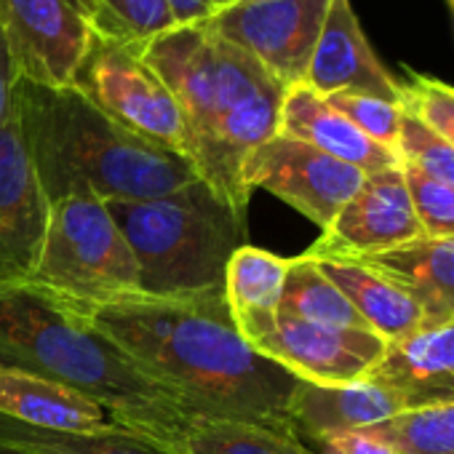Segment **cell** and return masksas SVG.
<instances>
[{
  "mask_svg": "<svg viewBox=\"0 0 454 454\" xmlns=\"http://www.w3.org/2000/svg\"><path fill=\"white\" fill-rule=\"evenodd\" d=\"M329 6L332 0H247L214 12L200 25L292 89L308 75Z\"/></svg>",
  "mask_w": 454,
  "mask_h": 454,
  "instance_id": "8",
  "label": "cell"
},
{
  "mask_svg": "<svg viewBox=\"0 0 454 454\" xmlns=\"http://www.w3.org/2000/svg\"><path fill=\"white\" fill-rule=\"evenodd\" d=\"M422 239L403 168L366 174L321 239L305 252L313 260H364Z\"/></svg>",
  "mask_w": 454,
  "mask_h": 454,
  "instance_id": "13",
  "label": "cell"
},
{
  "mask_svg": "<svg viewBox=\"0 0 454 454\" xmlns=\"http://www.w3.org/2000/svg\"><path fill=\"white\" fill-rule=\"evenodd\" d=\"M278 134L300 139L364 174H377L401 166L398 155L358 131L342 113H337L310 86L297 83L284 91Z\"/></svg>",
  "mask_w": 454,
  "mask_h": 454,
  "instance_id": "16",
  "label": "cell"
},
{
  "mask_svg": "<svg viewBox=\"0 0 454 454\" xmlns=\"http://www.w3.org/2000/svg\"><path fill=\"white\" fill-rule=\"evenodd\" d=\"M337 113H342L358 131H364L377 145L387 147L398 155V134H401V118L403 105H393L377 97L364 94H332L324 97Z\"/></svg>",
  "mask_w": 454,
  "mask_h": 454,
  "instance_id": "28",
  "label": "cell"
},
{
  "mask_svg": "<svg viewBox=\"0 0 454 454\" xmlns=\"http://www.w3.org/2000/svg\"><path fill=\"white\" fill-rule=\"evenodd\" d=\"M176 454H316V451L302 441H292L254 425L195 414L184 427Z\"/></svg>",
  "mask_w": 454,
  "mask_h": 454,
  "instance_id": "24",
  "label": "cell"
},
{
  "mask_svg": "<svg viewBox=\"0 0 454 454\" xmlns=\"http://www.w3.org/2000/svg\"><path fill=\"white\" fill-rule=\"evenodd\" d=\"M0 366H14L99 403L107 417L168 451H179L195 411L145 374L113 342L49 302L22 292H0Z\"/></svg>",
  "mask_w": 454,
  "mask_h": 454,
  "instance_id": "3",
  "label": "cell"
},
{
  "mask_svg": "<svg viewBox=\"0 0 454 454\" xmlns=\"http://www.w3.org/2000/svg\"><path fill=\"white\" fill-rule=\"evenodd\" d=\"M406 187L414 203L425 239H454V187L427 179L411 166H403Z\"/></svg>",
  "mask_w": 454,
  "mask_h": 454,
  "instance_id": "29",
  "label": "cell"
},
{
  "mask_svg": "<svg viewBox=\"0 0 454 454\" xmlns=\"http://www.w3.org/2000/svg\"><path fill=\"white\" fill-rule=\"evenodd\" d=\"M403 401L374 380H353L342 385L300 382L292 401V422L305 446L332 433L361 430L403 411Z\"/></svg>",
  "mask_w": 454,
  "mask_h": 454,
  "instance_id": "17",
  "label": "cell"
},
{
  "mask_svg": "<svg viewBox=\"0 0 454 454\" xmlns=\"http://www.w3.org/2000/svg\"><path fill=\"white\" fill-rule=\"evenodd\" d=\"M236 326L257 353L310 385H342L364 380L387 345L374 332L321 326L284 316L278 310L241 321Z\"/></svg>",
  "mask_w": 454,
  "mask_h": 454,
  "instance_id": "9",
  "label": "cell"
},
{
  "mask_svg": "<svg viewBox=\"0 0 454 454\" xmlns=\"http://www.w3.org/2000/svg\"><path fill=\"white\" fill-rule=\"evenodd\" d=\"M409 78L411 81L403 86V110L417 115L430 131L454 147V89L417 73H409Z\"/></svg>",
  "mask_w": 454,
  "mask_h": 454,
  "instance_id": "30",
  "label": "cell"
},
{
  "mask_svg": "<svg viewBox=\"0 0 454 454\" xmlns=\"http://www.w3.org/2000/svg\"><path fill=\"white\" fill-rule=\"evenodd\" d=\"M0 443L30 454H174L121 425L102 433H54L0 414Z\"/></svg>",
  "mask_w": 454,
  "mask_h": 454,
  "instance_id": "22",
  "label": "cell"
},
{
  "mask_svg": "<svg viewBox=\"0 0 454 454\" xmlns=\"http://www.w3.org/2000/svg\"><path fill=\"white\" fill-rule=\"evenodd\" d=\"M358 262H366L398 284L419 305L425 324L454 321V239L422 236Z\"/></svg>",
  "mask_w": 454,
  "mask_h": 454,
  "instance_id": "19",
  "label": "cell"
},
{
  "mask_svg": "<svg viewBox=\"0 0 454 454\" xmlns=\"http://www.w3.org/2000/svg\"><path fill=\"white\" fill-rule=\"evenodd\" d=\"M49 206L14 99V113L0 126V292L20 289L35 270Z\"/></svg>",
  "mask_w": 454,
  "mask_h": 454,
  "instance_id": "12",
  "label": "cell"
},
{
  "mask_svg": "<svg viewBox=\"0 0 454 454\" xmlns=\"http://www.w3.org/2000/svg\"><path fill=\"white\" fill-rule=\"evenodd\" d=\"M364 430L393 454H454V403L403 409Z\"/></svg>",
  "mask_w": 454,
  "mask_h": 454,
  "instance_id": "25",
  "label": "cell"
},
{
  "mask_svg": "<svg viewBox=\"0 0 454 454\" xmlns=\"http://www.w3.org/2000/svg\"><path fill=\"white\" fill-rule=\"evenodd\" d=\"M0 454H30V451L14 449V446H9V443H0Z\"/></svg>",
  "mask_w": 454,
  "mask_h": 454,
  "instance_id": "35",
  "label": "cell"
},
{
  "mask_svg": "<svg viewBox=\"0 0 454 454\" xmlns=\"http://www.w3.org/2000/svg\"><path fill=\"white\" fill-rule=\"evenodd\" d=\"M20 289L73 318L142 294L137 257L105 200L75 192L49 206L38 265Z\"/></svg>",
  "mask_w": 454,
  "mask_h": 454,
  "instance_id": "6",
  "label": "cell"
},
{
  "mask_svg": "<svg viewBox=\"0 0 454 454\" xmlns=\"http://www.w3.org/2000/svg\"><path fill=\"white\" fill-rule=\"evenodd\" d=\"M14 99L49 203L75 192L150 200L198 182L190 160L123 129L73 86L17 81Z\"/></svg>",
  "mask_w": 454,
  "mask_h": 454,
  "instance_id": "4",
  "label": "cell"
},
{
  "mask_svg": "<svg viewBox=\"0 0 454 454\" xmlns=\"http://www.w3.org/2000/svg\"><path fill=\"white\" fill-rule=\"evenodd\" d=\"M236 4H247V0H236Z\"/></svg>",
  "mask_w": 454,
  "mask_h": 454,
  "instance_id": "38",
  "label": "cell"
},
{
  "mask_svg": "<svg viewBox=\"0 0 454 454\" xmlns=\"http://www.w3.org/2000/svg\"><path fill=\"white\" fill-rule=\"evenodd\" d=\"M20 81L46 89L73 86L94 38V22L81 0H0Z\"/></svg>",
  "mask_w": 454,
  "mask_h": 454,
  "instance_id": "10",
  "label": "cell"
},
{
  "mask_svg": "<svg viewBox=\"0 0 454 454\" xmlns=\"http://www.w3.org/2000/svg\"><path fill=\"white\" fill-rule=\"evenodd\" d=\"M289 257L244 244L224 268V302L233 321H249L278 310L289 276Z\"/></svg>",
  "mask_w": 454,
  "mask_h": 454,
  "instance_id": "21",
  "label": "cell"
},
{
  "mask_svg": "<svg viewBox=\"0 0 454 454\" xmlns=\"http://www.w3.org/2000/svg\"><path fill=\"white\" fill-rule=\"evenodd\" d=\"M364 171L348 166L300 139L276 134L244 163L247 190H268L321 231L334 222L342 206L361 190Z\"/></svg>",
  "mask_w": 454,
  "mask_h": 454,
  "instance_id": "11",
  "label": "cell"
},
{
  "mask_svg": "<svg viewBox=\"0 0 454 454\" xmlns=\"http://www.w3.org/2000/svg\"><path fill=\"white\" fill-rule=\"evenodd\" d=\"M316 454H393L382 441H377L369 430H345L324 435L310 446Z\"/></svg>",
  "mask_w": 454,
  "mask_h": 454,
  "instance_id": "31",
  "label": "cell"
},
{
  "mask_svg": "<svg viewBox=\"0 0 454 454\" xmlns=\"http://www.w3.org/2000/svg\"><path fill=\"white\" fill-rule=\"evenodd\" d=\"M94 33L142 46L176 27L168 0H91Z\"/></svg>",
  "mask_w": 454,
  "mask_h": 454,
  "instance_id": "26",
  "label": "cell"
},
{
  "mask_svg": "<svg viewBox=\"0 0 454 454\" xmlns=\"http://www.w3.org/2000/svg\"><path fill=\"white\" fill-rule=\"evenodd\" d=\"M308 257V254H305ZM313 260V257H310ZM321 273L348 297L369 332L385 342L401 340L425 324L419 305L387 276L358 260H313Z\"/></svg>",
  "mask_w": 454,
  "mask_h": 454,
  "instance_id": "20",
  "label": "cell"
},
{
  "mask_svg": "<svg viewBox=\"0 0 454 454\" xmlns=\"http://www.w3.org/2000/svg\"><path fill=\"white\" fill-rule=\"evenodd\" d=\"M17 65L6 41V33L0 27V126L9 121V115L14 113V94H17Z\"/></svg>",
  "mask_w": 454,
  "mask_h": 454,
  "instance_id": "32",
  "label": "cell"
},
{
  "mask_svg": "<svg viewBox=\"0 0 454 454\" xmlns=\"http://www.w3.org/2000/svg\"><path fill=\"white\" fill-rule=\"evenodd\" d=\"M302 83L321 97L364 94L403 105V86L369 46L350 0H332Z\"/></svg>",
  "mask_w": 454,
  "mask_h": 454,
  "instance_id": "14",
  "label": "cell"
},
{
  "mask_svg": "<svg viewBox=\"0 0 454 454\" xmlns=\"http://www.w3.org/2000/svg\"><path fill=\"white\" fill-rule=\"evenodd\" d=\"M208 4H211V9H214V12H219V9H227V6H233L236 0H208Z\"/></svg>",
  "mask_w": 454,
  "mask_h": 454,
  "instance_id": "34",
  "label": "cell"
},
{
  "mask_svg": "<svg viewBox=\"0 0 454 454\" xmlns=\"http://www.w3.org/2000/svg\"><path fill=\"white\" fill-rule=\"evenodd\" d=\"M73 89L123 129L190 160L184 115L166 83L142 59L139 46L94 33Z\"/></svg>",
  "mask_w": 454,
  "mask_h": 454,
  "instance_id": "7",
  "label": "cell"
},
{
  "mask_svg": "<svg viewBox=\"0 0 454 454\" xmlns=\"http://www.w3.org/2000/svg\"><path fill=\"white\" fill-rule=\"evenodd\" d=\"M449 6H451V14H454V0H449Z\"/></svg>",
  "mask_w": 454,
  "mask_h": 454,
  "instance_id": "37",
  "label": "cell"
},
{
  "mask_svg": "<svg viewBox=\"0 0 454 454\" xmlns=\"http://www.w3.org/2000/svg\"><path fill=\"white\" fill-rule=\"evenodd\" d=\"M81 4H83V6L89 9V14H91V0H81Z\"/></svg>",
  "mask_w": 454,
  "mask_h": 454,
  "instance_id": "36",
  "label": "cell"
},
{
  "mask_svg": "<svg viewBox=\"0 0 454 454\" xmlns=\"http://www.w3.org/2000/svg\"><path fill=\"white\" fill-rule=\"evenodd\" d=\"M0 414L54 433H102L115 425L78 390L14 366H0Z\"/></svg>",
  "mask_w": 454,
  "mask_h": 454,
  "instance_id": "18",
  "label": "cell"
},
{
  "mask_svg": "<svg viewBox=\"0 0 454 454\" xmlns=\"http://www.w3.org/2000/svg\"><path fill=\"white\" fill-rule=\"evenodd\" d=\"M398 160L417 168L427 179L454 187V147L430 131L417 115L403 110L398 134Z\"/></svg>",
  "mask_w": 454,
  "mask_h": 454,
  "instance_id": "27",
  "label": "cell"
},
{
  "mask_svg": "<svg viewBox=\"0 0 454 454\" xmlns=\"http://www.w3.org/2000/svg\"><path fill=\"white\" fill-rule=\"evenodd\" d=\"M366 377L393 390L406 409L454 403V321L425 324L387 342Z\"/></svg>",
  "mask_w": 454,
  "mask_h": 454,
  "instance_id": "15",
  "label": "cell"
},
{
  "mask_svg": "<svg viewBox=\"0 0 454 454\" xmlns=\"http://www.w3.org/2000/svg\"><path fill=\"white\" fill-rule=\"evenodd\" d=\"M78 321H86L195 414L300 441L292 401L302 380L241 337L224 297L158 300L137 294Z\"/></svg>",
  "mask_w": 454,
  "mask_h": 454,
  "instance_id": "1",
  "label": "cell"
},
{
  "mask_svg": "<svg viewBox=\"0 0 454 454\" xmlns=\"http://www.w3.org/2000/svg\"><path fill=\"white\" fill-rule=\"evenodd\" d=\"M168 6L174 12L176 25H200L214 14L208 0H168Z\"/></svg>",
  "mask_w": 454,
  "mask_h": 454,
  "instance_id": "33",
  "label": "cell"
},
{
  "mask_svg": "<svg viewBox=\"0 0 454 454\" xmlns=\"http://www.w3.org/2000/svg\"><path fill=\"white\" fill-rule=\"evenodd\" d=\"M139 265V292L158 300H222L224 268L247 244V216L206 182L150 200H105Z\"/></svg>",
  "mask_w": 454,
  "mask_h": 454,
  "instance_id": "5",
  "label": "cell"
},
{
  "mask_svg": "<svg viewBox=\"0 0 454 454\" xmlns=\"http://www.w3.org/2000/svg\"><path fill=\"white\" fill-rule=\"evenodd\" d=\"M278 313L294 316V318H302L310 324H321V326L369 332V326L356 313V308L348 302V297L305 254L294 257L289 265V276L284 284Z\"/></svg>",
  "mask_w": 454,
  "mask_h": 454,
  "instance_id": "23",
  "label": "cell"
},
{
  "mask_svg": "<svg viewBox=\"0 0 454 454\" xmlns=\"http://www.w3.org/2000/svg\"><path fill=\"white\" fill-rule=\"evenodd\" d=\"M142 59L174 94L190 134V166L216 198L247 216V158L278 134L284 86L249 54L203 25L139 46Z\"/></svg>",
  "mask_w": 454,
  "mask_h": 454,
  "instance_id": "2",
  "label": "cell"
}]
</instances>
